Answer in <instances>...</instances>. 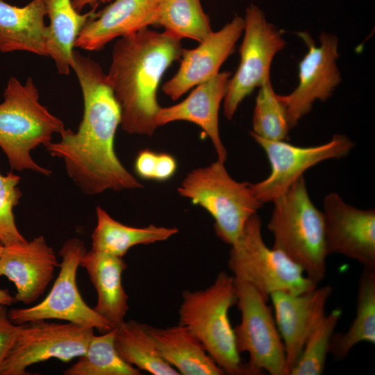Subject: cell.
<instances>
[{"label":"cell","mask_w":375,"mask_h":375,"mask_svg":"<svg viewBox=\"0 0 375 375\" xmlns=\"http://www.w3.org/2000/svg\"><path fill=\"white\" fill-rule=\"evenodd\" d=\"M72 69L83 94V119L76 132L67 128L59 142L44 147L62 160L68 176L87 195L142 188L115 151L121 110L106 74L98 62L76 50L72 53Z\"/></svg>","instance_id":"obj_1"},{"label":"cell","mask_w":375,"mask_h":375,"mask_svg":"<svg viewBox=\"0 0 375 375\" xmlns=\"http://www.w3.org/2000/svg\"><path fill=\"white\" fill-rule=\"evenodd\" d=\"M181 38L148 27L119 38L106 74L121 110L122 129L129 134L152 135L160 108L156 92L160 79L183 51Z\"/></svg>","instance_id":"obj_2"},{"label":"cell","mask_w":375,"mask_h":375,"mask_svg":"<svg viewBox=\"0 0 375 375\" xmlns=\"http://www.w3.org/2000/svg\"><path fill=\"white\" fill-rule=\"evenodd\" d=\"M0 103V148L12 169L31 170L49 176L50 169L41 167L31 157L38 147L51 142L53 135L67 129L63 122L39 101V92L32 77L22 84L11 76Z\"/></svg>","instance_id":"obj_3"},{"label":"cell","mask_w":375,"mask_h":375,"mask_svg":"<svg viewBox=\"0 0 375 375\" xmlns=\"http://www.w3.org/2000/svg\"><path fill=\"white\" fill-rule=\"evenodd\" d=\"M272 202L267 224L274 239L272 248L283 253L318 284L325 277L328 256L324 217L311 201L303 175Z\"/></svg>","instance_id":"obj_4"},{"label":"cell","mask_w":375,"mask_h":375,"mask_svg":"<svg viewBox=\"0 0 375 375\" xmlns=\"http://www.w3.org/2000/svg\"><path fill=\"white\" fill-rule=\"evenodd\" d=\"M236 303L235 278L220 272L205 290L183 292L179 324L198 338L206 352L230 375L247 374L237 350L228 312Z\"/></svg>","instance_id":"obj_5"},{"label":"cell","mask_w":375,"mask_h":375,"mask_svg":"<svg viewBox=\"0 0 375 375\" xmlns=\"http://www.w3.org/2000/svg\"><path fill=\"white\" fill-rule=\"evenodd\" d=\"M178 194L204 208L214 219V230L224 242L232 245L247 220L262 207L248 182H238L219 160L193 169L177 189Z\"/></svg>","instance_id":"obj_6"},{"label":"cell","mask_w":375,"mask_h":375,"mask_svg":"<svg viewBox=\"0 0 375 375\" xmlns=\"http://www.w3.org/2000/svg\"><path fill=\"white\" fill-rule=\"evenodd\" d=\"M231 246L228 266L233 276L250 283L267 301L276 291L298 294L317 286L283 253L266 245L257 213L247 220L240 235Z\"/></svg>","instance_id":"obj_7"},{"label":"cell","mask_w":375,"mask_h":375,"mask_svg":"<svg viewBox=\"0 0 375 375\" xmlns=\"http://www.w3.org/2000/svg\"><path fill=\"white\" fill-rule=\"evenodd\" d=\"M235 285L241 322L233 332L239 353H249L247 374L287 375L285 347L272 308L250 283L235 278Z\"/></svg>","instance_id":"obj_8"},{"label":"cell","mask_w":375,"mask_h":375,"mask_svg":"<svg viewBox=\"0 0 375 375\" xmlns=\"http://www.w3.org/2000/svg\"><path fill=\"white\" fill-rule=\"evenodd\" d=\"M86 251L81 240L73 238L67 240L59 251L62 258L59 274L48 295L34 306L8 310L10 320L15 324H24L56 319L96 328L101 333L114 328L84 301L79 293L76 273Z\"/></svg>","instance_id":"obj_9"},{"label":"cell","mask_w":375,"mask_h":375,"mask_svg":"<svg viewBox=\"0 0 375 375\" xmlns=\"http://www.w3.org/2000/svg\"><path fill=\"white\" fill-rule=\"evenodd\" d=\"M244 19L240 65L230 78L224 99V114L228 119L233 117L240 103L256 88L270 79L274 57L286 44L282 31L267 21L263 11L257 6L247 7Z\"/></svg>","instance_id":"obj_10"},{"label":"cell","mask_w":375,"mask_h":375,"mask_svg":"<svg viewBox=\"0 0 375 375\" xmlns=\"http://www.w3.org/2000/svg\"><path fill=\"white\" fill-rule=\"evenodd\" d=\"M94 335V328L45 320L22 324L0 375H27L26 369L50 358L68 362L83 355Z\"/></svg>","instance_id":"obj_11"},{"label":"cell","mask_w":375,"mask_h":375,"mask_svg":"<svg viewBox=\"0 0 375 375\" xmlns=\"http://www.w3.org/2000/svg\"><path fill=\"white\" fill-rule=\"evenodd\" d=\"M249 133L265 151L271 167L265 179L250 183L252 193L262 204L283 194L310 167L324 160L344 158L354 147V143L342 134L334 135L322 144L298 147L283 140H269L252 131Z\"/></svg>","instance_id":"obj_12"},{"label":"cell","mask_w":375,"mask_h":375,"mask_svg":"<svg viewBox=\"0 0 375 375\" xmlns=\"http://www.w3.org/2000/svg\"><path fill=\"white\" fill-rule=\"evenodd\" d=\"M308 47V52L299 63V83L289 94L279 98L286 108L291 128L312 108L315 101H326L341 82V74L336 61L340 55L338 39L322 32L320 44L316 46L306 32H300Z\"/></svg>","instance_id":"obj_13"},{"label":"cell","mask_w":375,"mask_h":375,"mask_svg":"<svg viewBox=\"0 0 375 375\" xmlns=\"http://www.w3.org/2000/svg\"><path fill=\"white\" fill-rule=\"evenodd\" d=\"M328 256L338 253L364 267H375V210L346 203L336 192L323 201Z\"/></svg>","instance_id":"obj_14"},{"label":"cell","mask_w":375,"mask_h":375,"mask_svg":"<svg viewBox=\"0 0 375 375\" xmlns=\"http://www.w3.org/2000/svg\"><path fill=\"white\" fill-rule=\"evenodd\" d=\"M333 288L326 285L301 294L283 291L270 294L276 326L283 340L289 374L312 331L325 316Z\"/></svg>","instance_id":"obj_15"},{"label":"cell","mask_w":375,"mask_h":375,"mask_svg":"<svg viewBox=\"0 0 375 375\" xmlns=\"http://www.w3.org/2000/svg\"><path fill=\"white\" fill-rule=\"evenodd\" d=\"M244 28V19L235 15L222 29L212 32L197 48L183 49L179 69L163 85V92L176 100L193 86L216 76L222 63L233 53Z\"/></svg>","instance_id":"obj_16"},{"label":"cell","mask_w":375,"mask_h":375,"mask_svg":"<svg viewBox=\"0 0 375 375\" xmlns=\"http://www.w3.org/2000/svg\"><path fill=\"white\" fill-rule=\"evenodd\" d=\"M59 265L53 249L42 235L24 244L3 247L0 254V276L15 284V301L26 305L44 293Z\"/></svg>","instance_id":"obj_17"},{"label":"cell","mask_w":375,"mask_h":375,"mask_svg":"<svg viewBox=\"0 0 375 375\" xmlns=\"http://www.w3.org/2000/svg\"><path fill=\"white\" fill-rule=\"evenodd\" d=\"M231 73L219 72L198 85L182 102L159 109L156 117L157 127L174 121H188L200 126L210 138L217 159L225 162L227 151L219 131V110L228 90Z\"/></svg>","instance_id":"obj_18"},{"label":"cell","mask_w":375,"mask_h":375,"mask_svg":"<svg viewBox=\"0 0 375 375\" xmlns=\"http://www.w3.org/2000/svg\"><path fill=\"white\" fill-rule=\"evenodd\" d=\"M110 3L90 19L74 47L99 51L111 40L155 25L156 0H108Z\"/></svg>","instance_id":"obj_19"},{"label":"cell","mask_w":375,"mask_h":375,"mask_svg":"<svg viewBox=\"0 0 375 375\" xmlns=\"http://www.w3.org/2000/svg\"><path fill=\"white\" fill-rule=\"evenodd\" d=\"M80 266L85 269L97 293L94 310L116 328L124 321L128 297L122 281L127 265L122 257L90 249L83 256Z\"/></svg>","instance_id":"obj_20"},{"label":"cell","mask_w":375,"mask_h":375,"mask_svg":"<svg viewBox=\"0 0 375 375\" xmlns=\"http://www.w3.org/2000/svg\"><path fill=\"white\" fill-rule=\"evenodd\" d=\"M42 0H32L23 7L0 0V52L27 51L48 56V26Z\"/></svg>","instance_id":"obj_21"},{"label":"cell","mask_w":375,"mask_h":375,"mask_svg":"<svg viewBox=\"0 0 375 375\" xmlns=\"http://www.w3.org/2000/svg\"><path fill=\"white\" fill-rule=\"evenodd\" d=\"M147 330L162 358L179 374H225L186 326L178 324L162 328L147 325Z\"/></svg>","instance_id":"obj_22"},{"label":"cell","mask_w":375,"mask_h":375,"mask_svg":"<svg viewBox=\"0 0 375 375\" xmlns=\"http://www.w3.org/2000/svg\"><path fill=\"white\" fill-rule=\"evenodd\" d=\"M50 23L48 26L47 53L55 62L60 75H68L72 69L75 41L81 31L96 14V10L81 14L72 0H42Z\"/></svg>","instance_id":"obj_23"},{"label":"cell","mask_w":375,"mask_h":375,"mask_svg":"<svg viewBox=\"0 0 375 375\" xmlns=\"http://www.w3.org/2000/svg\"><path fill=\"white\" fill-rule=\"evenodd\" d=\"M97 225L92 234L91 249L123 257L133 247L165 241L176 235V227L150 224L133 227L114 219L100 206L96 208Z\"/></svg>","instance_id":"obj_24"},{"label":"cell","mask_w":375,"mask_h":375,"mask_svg":"<svg viewBox=\"0 0 375 375\" xmlns=\"http://www.w3.org/2000/svg\"><path fill=\"white\" fill-rule=\"evenodd\" d=\"M362 342L375 343V267H364L359 278L356 316L347 331L333 333L329 353L335 361H340Z\"/></svg>","instance_id":"obj_25"},{"label":"cell","mask_w":375,"mask_h":375,"mask_svg":"<svg viewBox=\"0 0 375 375\" xmlns=\"http://www.w3.org/2000/svg\"><path fill=\"white\" fill-rule=\"evenodd\" d=\"M115 345L120 357L140 370L153 375L179 373L162 356L147 330V324L124 321L115 328Z\"/></svg>","instance_id":"obj_26"},{"label":"cell","mask_w":375,"mask_h":375,"mask_svg":"<svg viewBox=\"0 0 375 375\" xmlns=\"http://www.w3.org/2000/svg\"><path fill=\"white\" fill-rule=\"evenodd\" d=\"M157 25L181 39L188 38L199 42L212 32L200 0H156Z\"/></svg>","instance_id":"obj_27"},{"label":"cell","mask_w":375,"mask_h":375,"mask_svg":"<svg viewBox=\"0 0 375 375\" xmlns=\"http://www.w3.org/2000/svg\"><path fill=\"white\" fill-rule=\"evenodd\" d=\"M115 328L94 335L85 352L64 371L65 375H140L141 370L125 362L115 345Z\"/></svg>","instance_id":"obj_28"},{"label":"cell","mask_w":375,"mask_h":375,"mask_svg":"<svg viewBox=\"0 0 375 375\" xmlns=\"http://www.w3.org/2000/svg\"><path fill=\"white\" fill-rule=\"evenodd\" d=\"M291 126L286 108L272 85L270 79L259 89L253 115V131L273 141L284 140Z\"/></svg>","instance_id":"obj_29"},{"label":"cell","mask_w":375,"mask_h":375,"mask_svg":"<svg viewBox=\"0 0 375 375\" xmlns=\"http://www.w3.org/2000/svg\"><path fill=\"white\" fill-rule=\"evenodd\" d=\"M342 314L337 308L325 315L310 333L290 375H321L325 369L326 358L329 353L330 342L335 327Z\"/></svg>","instance_id":"obj_30"},{"label":"cell","mask_w":375,"mask_h":375,"mask_svg":"<svg viewBox=\"0 0 375 375\" xmlns=\"http://www.w3.org/2000/svg\"><path fill=\"white\" fill-rule=\"evenodd\" d=\"M19 176L0 173V244L3 247L24 244L28 240L18 230L13 213L22 193L19 188Z\"/></svg>","instance_id":"obj_31"},{"label":"cell","mask_w":375,"mask_h":375,"mask_svg":"<svg viewBox=\"0 0 375 375\" xmlns=\"http://www.w3.org/2000/svg\"><path fill=\"white\" fill-rule=\"evenodd\" d=\"M21 328L22 324H15L9 318L7 306L0 304V372Z\"/></svg>","instance_id":"obj_32"},{"label":"cell","mask_w":375,"mask_h":375,"mask_svg":"<svg viewBox=\"0 0 375 375\" xmlns=\"http://www.w3.org/2000/svg\"><path fill=\"white\" fill-rule=\"evenodd\" d=\"M158 153L144 149L138 153L134 168L137 175L145 180H153Z\"/></svg>","instance_id":"obj_33"},{"label":"cell","mask_w":375,"mask_h":375,"mask_svg":"<svg viewBox=\"0 0 375 375\" xmlns=\"http://www.w3.org/2000/svg\"><path fill=\"white\" fill-rule=\"evenodd\" d=\"M177 169L175 158L167 153H158L153 180L165 181L172 178Z\"/></svg>","instance_id":"obj_34"},{"label":"cell","mask_w":375,"mask_h":375,"mask_svg":"<svg viewBox=\"0 0 375 375\" xmlns=\"http://www.w3.org/2000/svg\"><path fill=\"white\" fill-rule=\"evenodd\" d=\"M106 2H108V0H72L73 7L78 12H81L85 6L96 10L100 3Z\"/></svg>","instance_id":"obj_35"},{"label":"cell","mask_w":375,"mask_h":375,"mask_svg":"<svg viewBox=\"0 0 375 375\" xmlns=\"http://www.w3.org/2000/svg\"><path fill=\"white\" fill-rule=\"evenodd\" d=\"M15 303L14 297L6 289L0 288V304L3 306H11Z\"/></svg>","instance_id":"obj_36"},{"label":"cell","mask_w":375,"mask_h":375,"mask_svg":"<svg viewBox=\"0 0 375 375\" xmlns=\"http://www.w3.org/2000/svg\"><path fill=\"white\" fill-rule=\"evenodd\" d=\"M3 246H2L1 244H0V254L1 253L2 251H3Z\"/></svg>","instance_id":"obj_37"}]
</instances>
